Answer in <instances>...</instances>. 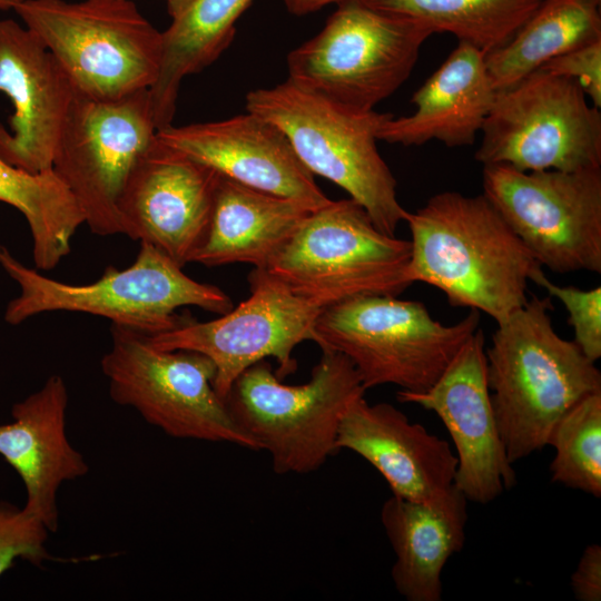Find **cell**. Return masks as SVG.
<instances>
[{
	"instance_id": "cell-4",
	"label": "cell",
	"mask_w": 601,
	"mask_h": 601,
	"mask_svg": "<svg viewBox=\"0 0 601 601\" xmlns=\"http://www.w3.org/2000/svg\"><path fill=\"white\" fill-rule=\"evenodd\" d=\"M0 266L17 282L20 294L9 302L4 321L17 325L47 312H78L145 335L171 331L186 319L176 311L196 306L225 314L231 299L215 285L197 282L156 247L140 243L135 262L125 269L108 266L89 284L56 280L20 263L0 245Z\"/></svg>"
},
{
	"instance_id": "cell-16",
	"label": "cell",
	"mask_w": 601,
	"mask_h": 601,
	"mask_svg": "<svg viewBox=\"0 0 601 601\" xmlns=\"http://www.w3.org/2000/svg\"><path fill=\"white\" fill-rule=\"evenodd\" d=\"M396 397L433 411L443 422L457 457L454 485L467 501L490 503L516 484L490 398L481 327L431 387L400 390Z\"/></svg>"
},
{
	"instance_id": "cell-21",
	"label": "cell",
	"mask_w": 601,
	"mask_h": 601,
	"mask_svg": "<svg viewBox=\"0 0 601 601\" xmlns=\"http://www.w3.org/2000/svg\"><path fill=\"white\" fill-rule=\"evenodd\" d=\"M496 90L485 53L460 42L444 62L414 92L413 114L382 121L378 140L421 146L437 140L447 147L472 145L481 132Z\"/></svg>"
},
{
	"instance_id": "cell-8",
	"label": "cell",
	"mask_w": 601,
	"mask_h": 601,
	"mask_svg": "<svg viewBox=\"0 0 601 601\" xmlns=\"http://www.w3.org/2000/svg\"><path fill=\"white\" fill-rule=\"evenodd\" d=\"M13 10L80 95L117 99L157 79L161 32L132 0H22Z\"/></svg>"
},
{
	"instance_id": "cell-17",
	"label": "cell",
	"mask_w": 601,
	"mask_h": 601,
	"mask_svg": "<svg viewBox=\"0 0 601 601\" xmlns=\"http://www.w3.org/2000/svg\"><path fill=\"white\" fill-rule=\"evenodd\" d=\"M0 91L13 112L0 125V157L31 174L52 169L76 90L52 53L28 28L0 20Z\"/></svg>"
},
{
	"instance_id": "cell-10",
	"label": "cell",
	"mask_w": 601,
	"mask_h": 601,
	"mask_svg": "<svg viewBox=\"0 0 601 601\" xmlns=\"http://www.w3.org/2000/svg\"><path fill=\"white\" fill-rule=\"evenodd\" d=\"M110 334L111 347L100 366L115 403L135 408L147 423L175 439L259 451L215 391L216 367L207 356L159 349L147 335L117 324H111Z\"/></svg>"
},
{
	"instance_id": "cell-9",
	"label": "cell",
	"mask_w": 601,
	"mask_h": 601,
	"mask_svg": "<svg viewBox=\"0 0 601 601\" xmlns=\"http://www.w3.org/2000/svg\"><path fill=\"white\" fill-rule=\"evenodd\" d=\"M432 35L413 20L343 0L316 36L288 53L287 79L372 110L407 80Z\"/></svg>"
},
{
	"instance_id": "cell-24",
	"label": "cell",
	"mask_w": 601,
	"mask_h": 601,
	"mask_svg": "<svg viewBox=\"0 0 601 601\" xmlns=\"http://www.w3.org/2000/svg\"><path fill=\"white\" fill-rule=\"evenodd\" d=\"M254 0H173L171 18L161 32L162 49L156 81L149 88L154 121L158 130L173 125L180 83L197 73L228 48L235 23Z\"/></svg>"
},
{
	"instance_id": "cell-30",
	"label": "cell",
	"mask_w": 601,
	"mask_h": 601,
	"mask_svg": "<svg viewBox=\"0 0 601 601\" xmlns=\"http://www.w3.org/2000/svg\"><path fill=\"white\" fill-rule=\"evenodd\" d=\"M49 531L45 524L24 510L9 502H0V575L17 559L42 564L50 555L46 549Z\"/></svg>"
},
{
	"instance_id": "cell-28",
	"label": "cell",
	"mask_w": 601,
	"mask_h": 601,
	"mask_svg": "<svg viewBox=\"0 0 601 601\" xmlns=\"http://www.w3.org/2000/svg\"><path fill=\"white\" fill-rule=\"evenodd\" d=\"M546 445L555 455L550 464L551 481L601 496V393L574 405L551 431Z\"/></svg>"
},
{
	"instance_id": "cell-5",
	"label": "cell",
	"mask_w": 601,
	"mask_h": 601,
	"mask_svg": "<svg viewBox=\"0 0 601 601\" xmlns=\"http://www.w3.org/2000/svg\"><path fill=\"white\" fill-rule=\"evenodd\" d=\"M321 349L306 383L284 384L264 359L245 370L225 397L234 422L269 454L277 474L312 473L338 452L342 418L366 392L345 355Z\"/></svg>"
},
{
	"instance_id": "cell-13",
	"label": "cell",
	"mask_w": 601,
	"mask_h": 601,
	"mask_svg": "<svg viewBox=\"0 0 601 601\" xmlns=\"http://www.w3.org/2000/svg\"><path fill=\"white\" fill-rule=\"evenodd\" d=\"M156 136L149 89L117 99L76 92L52 169L75 197L92 233L121 234L118 199L131 169Z\"/></svg>"
},
{
	"instance_id": "cell-23",
	"label": "cell",
	"mask_w": 601,
	"mask_h": 601,
	"mask_svg": "<svg viewBox=\"0 0 601 601\" xmlns=\"http://www.w3.org/2000/svg\"><path fill=\"white\" fill-rule=\"evenodd\" d=\"M314 209L219 175L206 238L191 263H235L266 268L300 221Z\"/></svg>"
},
{
	"instance_id": "cell-15",
	"label": "cell",
	"mask_w": 601,
	"mask_h": 601,
	"mask_svg": "<svg viewBox=\"0 0 601 601\" xmlns=\"http://www.w3.org/2000/svg\"><path fill=\"white\" fill-rule=\"evenodd\" d=\"M218 178L156 136L118 199L121 234L156 247L184 268L206 238Z\"/></svg>"
},
{
	"instance_id": "cell-1",
	"label": "cell",
	"mask_w": 601,
	"mask_h": 601,
	"mask_svg": "<svg viewBox=\"0 0 601 601\" xmlns=\"http://www.w3.org/2000/svg\"><path fill=\"white\" fill-rule=\"evenodd\" d=\"M404 221L411 285L434 286L450 305L483 312L496 324L528 300V284L542 266L483 194H435Z\"/></svg>"
},
{
	"instance_id": "cell-34",
	"label": "cell",
	"mask_w": 601,
	"mask_h": 601,
	"mask_svg": "<svg viewBox=\"0 0 601 601\" xmlns=\"http://www.w3.org/2000/svg\"><path fill=\"white\" fill-rule=\"evenodd\" d=\"M22 0H0V10L13 9Z\"/></svg>"
},
{
	"instance_id": "cell-32",
	"label": "cell",
	"mask_w": 601,
	"mask_h": 601,
	"mask_svg": "<svg viewBox=\"0 0 601 601\" xmlns=\"http://www.w3.org/2000/svg\"><path fill=\"white\" fill-rule=\"evenodd\" d=\"M571 588L579 601L601 600V546L588 545L571 575Z\"/></svg>"
},
{
	"instance_id": "cell-20",
	"label": "cell",
	"mask_w": 601,
	"mask_h": 601,
	"mask_svg": "<svg viewBox=\"0 0 601 601\" xmlns=\"http://www.w3.org/2000/svg\"><path fill=\"white\" fill-rule=\"evenodd\" d=\"M68 402L63 378L51 375L41 388L13 404L12 421L0 425V455L23 482V508L52 533L59 526L60 486L89 472L67 436Z\"/></svg>"
},
{
	"instance_id": "cell-22",
	"label": "cell",
	"mask_w": 601,
	"mask_h": 601,
	"mask_svg": "<svg viewBox=\"0 0 601 601\" xmlns=\"http://www.w3.org/2000/svg\"><path fill=\"white\" fill-rule=\"evenodd\" d=\"M467 500L455 487L435 502L392 495L382 505L381 521L395 553L392 580L407 601H440L442 572L465 542Z\"/></svg>"
},
{
	"instance_id": "cell-27",
	"label": "cell",
	"mask_w": 601,
	"mask_h": 601,
	"mask_svg": "<svg viewBox=\"0 0 601 601\" xmlns=\"http://www.w3.org/2000/svg\"><path fill=\"white\" fill-rule=\"evenodd\" d=\"M375 10L413 20L432 33H450L485 55L502 47L543 0H358Z\"/></svg>"
},
{
	"instance_id": "cell-3",
	"label": "cell",
	"mask_w": 601,
	"mask_h": 601,
	"mask_svg": "<svg viewBox=\"0 0 601 601\" xmlns=\"http://www.w3.org/2000/svg\"><path fill=\"white\" fill-rule=\"evenodd\" d=\"M246 110L275 125L313 175L343 188L380 230L395 235L407 210L377 149L378 128L390 114L343 105L289 79L249 91Z\"/></svg>"
},
{
	"instance_id": "cell-35",
	"label": "cell",
	"mask_w": 601,
	"mask_h": 601,
	"mask_svg": "<svg viewBox=\"0 0 601 601\" xmlns=\"http://www.w3.org/2000/svg\"><path fill=\"white\" fill-rule=\"evenodd\" d=\"M168 1H173V0H167V2H168Z\"/></svg>"
},
{
	"instance_id": "cell-11",
	"label": "cell",
	"mask_w": 601,
	"mask_h": 601,
	"mask_svg": "<svg viewBox=\"0 0 601 601\" xmlns=\"http://www.w3.org/2000/svg\"><path fill=\"white\" fill-rule=\"evenodd\" d=\"M474 157L523 171L601 168V112L572 79L538 69L496 90Z\"/></svg>"
},
{
	"instance_id": "cell-2",
	"label": "cell",
	"mask_w": 601,
	"mask_h": 601,
	"mask_svg": "<svg viewBox=\"0 0 601 601\" xmlns=\"http://www.w3.org/2000/svg\"><path fill=\"white\" fill-rule=\"evenodd\" d=\"M550 297L531 295L497 323L485 348L486 382L506 455L515 463L546 446L554 425L584 397L601 393V373L554 329Z\"/></svg>"
},
{
	"instance_id": "cell-18",
	"label": "cell",
	"mask_w": 601,
	"mask_h": 601,
	"mask_svg": "<svg viewBox=\"0 0 601 601\" xmlns=\"http://www.w3.org/2000/svg\"><path fill=\"white\" fill-rule=\"evenodd\" d=\"M157 138L242 185L294 199L312 209L331 200L286 136L249 111L224 120L170 125L158 130Z\"/></svg>"
},
{
	"instance_id": "cell-25",
	"label": "cell",
	"mask_w": 601,
	"mask_h": 601,
	"mask_svg": "<svg viewBox=\"0 0 601 601\" xmlns=\"http://www.w3.org/2000/svg\"><path fill=\"white\" fill-rule=\"evenodd\" d=\"M601 0H543L502 47L485 55L495 90L509 87L551 59L601 39Z\"/></svg>"
},
{
	"instance_id": "cell-33",
	"label": "cell",
	"mask_w": 601,
	"mask_h": 601,
	"mask_svg": "<svg viewBox=\"0 0 601 601\" xmlns=\"http://www.w3.org/2000/svg\"><path fill=\"white\" fill-rule=\"evenodd\" d=\"M343 0H285L288 11L296 16H304L322 9L326 4Z\"/></svg>"
},
{
	"instance_id": "cell-12",
	"label": "cell",
	"mask_w": 601,
	"mask_h": 601,
	"mask_svg": "<svg viewBox=\"0 0 601 601\" xmlns=\"http://www.w3.org/2000/svg\"><path fill=\"white\" fill-rule=\"evenodd\" d=\"M483 195L541 266L601 273V168L523 171L486 165Z\"/></svg>"
},
{
	"instance_id": "cell-14",
	"label": "cell",
	"mask_w": 601,
	"mask_h": 601,
	"mask_svg": "<svg viewBox=\"0 0 601 601\" xmlns=\"http://www.w3.org/2000/svg\"><path fill=\"white\" fill-rule=\"evenodd\" d=\"M248 283L249 296L220 317L186 319L171 331L147 335L159 349L207 356L216 367L214 388L224 401L245 370L268 357L276 361L280 380L294 373V349L315 341L314 327L323 309L295 295L265 268L255 267Z\"/></svg>"
},
{
	"instance_id": "cell-19",
	"label": "cell",
	"mask_w": 601,
	"mask_h": 601,
	"mask_svg": "<svg viewBox=\"0 0 601 601\" xmlns=\"http://www.w3.org/2000/svg\"><path fill=\"white\" fill-rule=\"evenodd\" d=\"M336 446L366 460L395 496L428 503L455 489L457 457L450 444L392 404L356 400L342 418Z\"/></svg>"
},
{
	"instance_id": "cell-31",
	"label": "cell",
	"mask_w": 601,
	"mask_h": 601,
	"mask_svg": "<svg viewBox=\"0 0 601 601\" xmlns=\"http://www.w3.org/2000/svg\"><path fill=\"white\" fill-rule=\"evenodd\" d=\"M540 69L574 80L589 101L601 107V39L558 56Z\"/></svg>"
},
{
	"instance_id": "cell-6",
	"label": "cell",
	"mask_w": 601,
	"mask_h": 601,
	"mask_svg": "<svg viewBox=\"0 0 601 601\" xmlns=\"http://www.w3.org/2000/svg\"><path fill=\"white\" fill-rule=\"evenodd\" d=\"M480 328V312L444 325L423 303L391 295H365L322 309L315 343L345 355L368 388L395 385L423 392L446 370Z\"/></svg>"
},
{
	"instance_id": "cell-29",
	"label": "cell",
	"mask_w": 601,
	"mask_h": 601,
	"mask_svg": "<svg viewBox=\"0 0 601 601\" xmlns=\"http://www.w3.org/2000/svg\"><path fill=\"white\" fill-rule=\"evenodd\" d=\"M532 282L559 299L569 314V324L574 332L573 342L592 362L601 357V287L581 289L552 283L542 270Z\"/></svg>"
},
{
	"instance_id": "cell-26",
	"label": "cell",
	"mask_w": 601,
	"mask_h": 601,
	"mask_svg": "<svg viewBox=\"0 0 601 601\" xmlns=\"http://www.w3.org/2000/svg\"><path fill=\"white\" fill-rule=\"evenodd\" d=\"M0 201L24 216L39 270L55 268L69 255L71 238L85 224L82 210L53 169L31 174L0 157Z\"/></svg>"
},
{
	"instance_id": "cell-7",
	"label": "cell",
	"mask_w": 601,
	"mask_h": 601,
	"mask_svg": "<svg viewBox=\"0 0 601 601\" xmlns=\"http://www.w3.org/2000/svg\"><path fill=\"white\" fill-rule=\"evenodd\" d=\"M411 243L380 230L352 198L312 210L266 266L295 295L325 308L365 295L397 296L411 283Z\"/></svg>"
}]
</instances>
